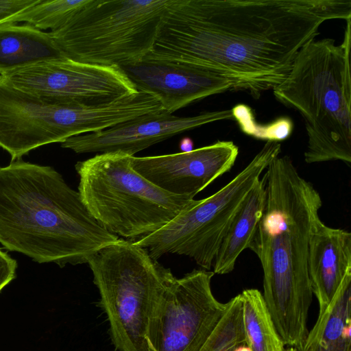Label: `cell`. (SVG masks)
Wrapping results in <instances>:
<instances>
[{
    "label": "cell",
    "mask_w": 351,
    "mask_h": 351,
    "mask_svg": "<svg viewBox=\"0 0 351 351\" xmlns=\"http://www.w3.org/2000/svg\"><path fill=\"white\" fill-rule=\"evenodd\" d=\"M350 19V0H171L143 60L216 73L258 99L322 23Z\"/></svg>",
    "instance_id": "obj_1"
},
{
    "label": "cell",
    "mask_w": 351,
    "mask_h": 351,
    "mask_svg": "<svg viewBox=\"0 0 351 351\" xmlns=\"http://www.w3.org/2000/svg\"><path fill=\"white\" fill-rule=\"evenodd\" d=\"M265 170V207L249 249L261 262L262 295L276 330L285 345L298 349L308 332V245L322 202L289 156H277Z\"/></svg>",
    "instance_id": "obj_2"
},
{
    "label": "cell",
    "mask_w": 351,
    "mask_h": 351,
    "mask_svg": "<svg viewBox=\"0 0 351 351\" xmlns=\"http://www.w3.org/2000/svg\"><path fill=\"white\" fill-rule=\"evenodd\" d=\"M119 239L53 168L21 158L0 167V243L7 250L63 267L87 263Z\"/></svg>",
    "instance_id": "obj_3"
},
{
    "label": "cell",
    "mask_w": 351,
    "mask_h": 351,
    "mask_svg": "<svg viewBox=\"0 0 351 351\" xmlns=\"http://www.w3.org/2000/svg\"><path fill=\"white\" fill-rule=\"evenodd\" d=\"M343 42L311 40L298 51L275 98L304 119L306 163H351L350 19Z\"/></svg>",
    "instance_id": "obj_4"
},
{
    "label": "cell",
    "mask_w": 351,
    "mask_h": 351,
    "mask_svg": "<svg viewBox=\"0 0 351 351\" xmlns=\"http://www.w3.org/2000/svg\"><path fill=\"white\" fill-rule=\"evenodd\" d=\"M123 152L78 161V193L92 217L109 232L141 239L158 231L195 201L169 193L137 173ZM136 240V241H137Z\"/></svg>",
    "instance_id": "obj_5"
},
{
    "label": "cell",
    "mask_w": 351,
    "mask_h": 351,
    "mask_svg": "<svg viewBox=\"0 0 351 351\" xmlns=\"http://www.w3.org/2000/svg\"><path fill=\"white\" fill-rule=\"evenodd\" d=\"M171 0H88L62 25L49 32L64 58L123 66L152 51Z\"/></svg>",
    "instance_id": "obj_6"
},
{
    "label": "cell",
    "mask_w": 351,
    "mask_h": 351,
    "mask_svg": "<svg viewBox=\"0 0 351 351\" xmlns=\"http://www.w3.org/2000/svg\"><path fill=\"white\" fill-rule=\"evenodd\" d=\"M119 351H150L147 333L154 306L175 279L171 271L134 241L119 239L87 263Z\"/></svg>",
    "instance_id": "obj_7"
},
{
    "label": "cell",
    "mask_w": 351,
    "mask_h": 351,
    "mask_svg": "<svg viewBox=\"0 0 351 351\" xmlns=\"http://www.w3.org/2000/svg\"><path fill=\"white\" fill-rule=\"evenodd\" d=\"M279 142L267 141L248 165L210 196L196 200L169 223L134 243L158 260L165 254L193 259L210 270L221 242L243 199L270 162L280 156Z\"/></svg>",
    "instance_id": "obj_8"
},
{
    "label": "cell",
    "mask_w": 351,
    "mask_h": 351,
    "mask_svg": "<svg viewBox=\"0 0 351 351\" xmlns=\"http://www.w3.org/2000/svg\"><path fill=\"white\" fill-rule=\"evenodd\" d=\"M214 272L193 269L163 291L152 311L147 339L150 351H199L225 313L211 289Z\"/></svg>",
    "instance_id": "obj_9"
},
{
    "label": "cell",
    "mask_w": 351,
    "mask_h": 351,
    "mask_svg": "<svg viewBox=\"0 0 351 351\" xmlns=\"http://www.w3.org/2000/svg\"><path fill=\"white\" fill-rule=\"evenodd\" d=\"M0 77L25 91L88 106L108 104L138 92L120 66L64 57L14 69Z\"/></svg>",
    "instance_id": "obj_10"
},
{
    "label": "cell",
    "mask_w": 351,
    "mask_h": 351,
    "mask_svg": "<svg viewBox=\"0 0 351 351\" xmlns=\"http://www.w3.org/2000/svg\"><path fill=\"white\" fill-rule=\"evenodd\" d=\"M77 104L19 89L0 77V147L12 161L38 147L76 136Z\"/></svg>",
    "instance_id": "obj_11"
},
{
    "label": "cell",
    "mask_w": 351,
    "mask_h": 351,
    "mask_svg": "<svg viewBox=\"0 0 351 351\" xmlns=\"http://www.w3.org/2000/svg\"><path fill=\"white\" fill-rule=\"evenodd\" d=\"M239 154L231 141L167 155L131 156L132 168L158 188L191 199L230 171Z\"/></svg>",
    "instance_id": "obj_12"
},
{
    "label": "cell",
    "mask_w": 351,
    "mask_h": 351,
    "mask_svg": "<svg viewBox=\"0 0 351 351\" xmlns=\"http://www.w3.org/2000/svg\"><path fill=\"white\" fill-rule=\"evenodd\" d=\"M232 119L231 110L204 112L192 117H178L161 110L101 131L72 136L61 143V147L77 154L120 152L134 156V154L178 134Z\"/></svg>",
    "instance_id": "obj_13"
},
{
    "label": "cell",
    "mask_w": 351,
    "mask_h": 351,
    "mask_svg": "<svg viewBox=\"0 0 351 351\" xmlns=\"http://www.w3.org/2000/svg\"><path fill=\"white\" fill-rule=\"evenodd\" d=\"M121 68L138 91L154 96L171 114L207 97L235 91L228 78L176 63L143 60Z\"/></svg>",
    "instance_id": "obj_14"
},
{
    "label": "cell",
    "mask_w": 351,
    "mask_h": 351,
    "mask_svg": "<svg viewBox=\"0 0 351 351\" xmlns=\"http://www.w3.org/2000/svg\"><path fill=\"white\" fill-rule=\"evenodd\" d=\"M308 271L320 313L330 303L346 274L351 272V233L320 221L309 241Z\"/></svg>",
    "instance_id": "obj_15"
},
{
    "label": "cell",
    "mask_w": 351,
    "mask_h": 351,
    "mask_svg": "<svg viewBox=\"0 0 351 351\" xmlns=\"http://www.w3.org/2000/svg\"><path fill=\"white\" fill-rule=\"evenodd\" d=\"M265 204L264 180L259 179L243 199L221 242L213 261L214 274L232 271L239 255L250 245Z\"/></svg>",
    "instance_id": "obj_16"
},
{
    "label": "cell",
    "mask_w": 351,
    "mask_h": 351,
    "mask_svg": "<svg viewBox=\"0 0 351 351\" xmlns=\"http://www.w3.org/2000/svg\"><path fill=\"white\" fill-rule=\"evenodd\" d=\"M64 58L49 32L25 23L0 24V75L42 61Z\"/></svg>",
    "instance_id": "obj_17"
},
{
    "label": "cell",
    "mask_w": 351,
    "mask_h": 351,
    "mask_svg": "<svg viewBox=\"0 0 351 351\" xmlns=\"http://www.w3.org/2000/svg\"><path fill=\"white\" fill-rule=\"evenodd\" d=\"M298 351H351V272Z\"/></svg>",
    "instance_id": "obj_18"
},
{
    "label": "cell",
    "mask_w": 351,
    "mask_h": 351,
    "mask_svg": "<svg viewBox=\"0 0 351 351\" xmlns=\"http://www.w3.org/2000/svg\"><path fill=\"white\" fill-rule=\"evenodd\" d=\"M244 335L252 351H285L262 293L247 289L241 293Z\"/></svg>",
    "instance_id": "obj_19"
},
{
    "label": "cell",
    "mask_w": 351,
    "mask_h": 351,
    "mask_svg": "<svg viewBox=\"0 0 351 351\" xmlns=\"http://www.w3.org/2000/svg\"><path fill=\"white\" fill-rule=\"evenodd\" d=\"M227 303L225 313L199 351H252L244 335L240 293Z\"/></svg>",
    "instance_id": "obj_20"
},
{
    "label": "cell",
    "mask_w": 351,
    "mask_h": 351,
    "mask_svg": "<svg viewBox=\"0 0 351 351\" xmlns=\"http://www.w3.org/2000/svg\"><path fill=\"white\" fill-rule=\"evenodd\" d=\"M88 2V0H40L8 22H26L40 30L52 31Z\"/></svg>",
    "instance_id": "obj_21"
},
{
    "label": "cell",
    "mask_w": 351,
    "mask_h": 351,
    "mask_svg": "<svg viewBox=\"0 0 351 351\" xmlns=\"http://www.w3.org/2000/svg\"><path fill=\"white\" fill-rule=\"evenodd\" d=\"M231 111L241 130L258 139L279 142L287 138L293 130V122L287 117H280L269 124L261 125L256 122L252 109L246 105L235 106Z\"/></svg>",
    "instance_id": "obj_22"
},
{
    "label": "cell",
    "mask_w": 351,
    "mask_h": 351,
    "mask_svg": "<svg viewBox=\"0 0 351 351\" xmlns=\"http://www.w3.org/2000/svg\"><path fill=\"white\" fill-rule=\"evenodd\" d=\"M40 0H0V24L8 22Z\"/></svg>",
    "instance_id": "obj_23"
},
{
    "label": "cell",
    "mask_w": 351,
    "mask_h": 351,
    "mask_svg": "<svg viewBox=\"0 0 351 351\" xmlns=\"http://www.w3.org/2000/svg\"><path fill=\"white\" fill-rule=\"evenodd\" d=\"M17 263L0 250V291L16 277Z\"/></svg>",
    "instance_id": "obj_24"
},
{
    "label": "cell",
    "mask_w": 351,
    "mask_h": 351,
    "mask_svg": "<svg viewBox=\"0 0 351 351\" xmlns=\"http://www.w3.org/2000/svg\"><path fill=\"white\" fill-rule=\"evenodd\" d=\"M180 147L182 152H188L193 150V141L188 137L182 138L180 143Z\"/></svg>",
    "instance_id": "obj_25"
},
{
    "label": "cell",
    "mask_w": 351,
    "mask_h": 351,
    "mask_svg": "<svg viewBox=\"0 0 351 351\" xmlns=\"http://www.w3.org/2000/svg\"><path fill=\"white\" fill-rule=\"evenodd\" d=\"M285 351H298L296 348L293 347H289L285 350Z\"/></svg>",
    "instance_id": "obj_26"
}]
</instances>
